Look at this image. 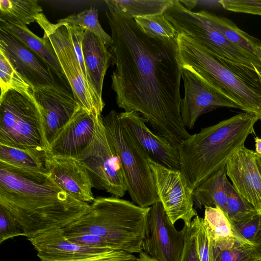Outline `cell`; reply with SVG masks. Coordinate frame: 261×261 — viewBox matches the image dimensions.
<instances>
[{
    "label": "cell",
    "instance_id": "2",
    "mask_svg": "<svg viewBox=\"0 0 261 261\" xmlns=\"http://www.w3.org/2000/svg\"><path fill=\"white\" fill-rule=\"evenodd\" d=\"M0 206L19 223L28 239L66 227L87 213L88 203L62 189L47 171L0 163Z\"/></svg>",
    "mask_w": 261,
    "mask_h": 261
},
{
    "label": "cell",
    "instance_id": "43",
    "mask_svg": "<svg viewBox=\"0 0 261 261\" xmlns=\"http://www.w3.org/2000/svg\"><path fill=\"white\" fill-rule=\"evenodd\" d=\"M254 245L259 261H261V218L259 230L255 238Z\"/></svg>",
    "mask_w": 261,
    "mask_h": 261
},
{
    "label": "cell",
    "instance_id": "44",
    "mask_svg": "<svg viewBox=\"0 0 261 261\" xmlns=\"http://www.w3.org/2000/svg\"><path fill=\"white\" fill-rule=\"evenodd\" d=\"M134 261H156L154 259L151 257L147 253L143 251L138 254V256L136 257Z\"/></svg>",
    "mask_w": 261,
    "mask_h": 261
},
{
    "label": "cell",
    "instance_id": "5",
    "mask_svg": "<svg viewBox=\"0 0 261 261\" xmlns=\"http://www.w3.org/2000/svg\"><path fill=\"white\" fill-rule=\"evenodd\" d=\"M177 41L182 69L192 72L217 94L261 121V86L240 75L191 37L178 34Z\"/></svg>",
    "mask_w": 261,
    "mask_h": 261
},
{
    "label": "cell",
    "instance_id": "3",
    "mask_svg": "<svg viewBox=\"0 0 261 261\" xmlns=\"http://www.w3.org/2000/svg\"><path fill=\"white\" fill-rule=\"evenodd\" d=\"M258 120L253 114L240 113L201 128L180 144L178 148L180 171L192 190L226 166L254 132V124Z\"/></svg>",
    "mask_w": 261,
    "mask_h": 261
},
{
    "label": "cell",
    "instance_id": "4",
    "mask_svg": "<svg viewBox=\"0 0 261 261\" xmlns=\"http://www.w3.org/2000/svg\"><path fill=\"white\" fill-rule=\"evenodd\" d=\"M149 208L114 196L100 197L87 213L62 230L64 233H93L116 250L139 254L143 251Z\"/></svg>",
    "mask_w": 261,
    "mask_h": 261
},
{
    "label": "cell",
    "instance_id": "12",
    "mask_svg": "<svg viewBox=\"0 0 261 261\" xmlns=\"http://www.w3.org/2000/svg\"><path fill=\"white\" fill-rule=\"evenodd\" d=\"M184 232L177 230L159 200L150 206L142 249L156 261H180Z\"/></svg>",
    "mask_w": 261,
    "mask_h": 261
},
{
    "label": "cell",
    "instance_id": "16",
    "mask_svg": "<svg viewBox=\"0 0 261 261\" xmlns=\"http://www.w3.org/2000/svg\"><path fill=\"white\" fill-rule=\"evenodd\" d=\"M0 52L33 89L56 82L51 69L41 58L18 39L1 30Z\"/></svg>",
    "mask_w": 261,
    "mask_h": 261
},
{
    "label": "cell",
    "instance_id": "22",
    "mask_svg": "<svg viewBox=\"0 0 261 261\" xmlns=\"http://www.w3.org/2000/svg\"><path fill=\"white\" fill-rule=\"evenodd\" d=\"M204 224L213 247L224 250L238 246H253L237 229L233 221L219 207H204Z\"/></svg>",
    "mask_w": 261,
    "mask_h": 261
},
{
    "label": "cell",
    "instance_id": "39",
    "mask_svg": "<svg viewBox=\"0 0 261 261\" xmlns=\"http://www.w3.org/2000/svg\"><path fill=\"white\" fill-rule=\"evenodd\" d=\"M260 218L261 215L258 214L242 221H233L235 226L241 234L253 245L259 230Z\"/></svg>",
    "mask_w": 261,
    "mask_h": 261
},
{
    "label": "cell",
    "instance_id": "24",
    "mask_svg": "<svg viewBox=\"0 0 261 261\" xmlns=\"http://www.w3.org/2000/svg\"><path fill=\"white\" fill-rule=\"evenodd\" d=\"M227 178L226 167L213 174L196 187L193 192L196 207H219L227 214V196L225 181Z\"/></svg>",
    "mask_w": 261,
    "mask_h": 261
},
{
    "label": "cell",
    "instance_id": "33",
    "mask_svg": "<svg viewBox=\"0 0 261 261\" xmlns=\"http://www.w3.org/2000/svg\"><path fill=\"white\" fill-rule=\"evenodd\" d=\"M212 261H259L253 246H238L221 250L212 244Z\"/></svg>",
    "mask_w": 261,
    "mask_h": 261
},
{
    "label": "cell",
    "instance_id": "6",
    "mask_svg": "<svg viewBox=\"0 0 261 261\" xmlns=\"http://www.w3.org/2000/svg\"><path fill=\"white\" fill-rule=\"evenodd\" d=\"M164 14L178 34L194 39L240 75L261 86V61L257 56L226 39L199 11L189 10L179 0H174Z\"/></svg>",
    "mask_w": 261,
    "mask_h": 261
},
{
    "label": "cell",
    "instance_id": "17",
    "mask_svg": "<svg viewBox=\"0 0 261 261\" xmlns=\"http://www.w3.org/2000/svg\"><path fill=\"white\" fill-rule=\"evenodd\" d=\"M45 168L54 180L76 199L88 203L95 200L92 180L78 159L49 154Z\"/></svg>",
    "mask_w": 261,
    "mask_h": 261
},
{
    "label": "cell",
    "instance_id": "31",
    "mask_svg": "<svg viewBox=\"0 0 261 261\" xmlns=\"http://www.w3.org/2000/svg\"><path fill=\"white\" fill-rule=\"evenodd\" d=\"M0 97L12 90L32 95L33 88L12 67L6 56L0 52Z\"/></svg>",
    "mask_w": 261,
    "mask_h": 261
},
{
    "label": "cell",
    "instance_id": "9",
    "mask_svg": "<svg viewBox=\"0 0 261 261\" xmlns=\"http://www.w3.org/2000/svg\"><path fill=\"white\" fill-rule=\"evenodd\" d=\"M36 22L49 38L72 93L81 107L96 117L101 116L105 104L84 75L66 25L57 27L43 13Z\"/></svg>",
    "mask_w": 261,
    "mask_h": 261
},
{
    "label": "cell",
    "instance_id": "8",
    "mask_svg": "<svg viewBox=\"0 0 261 261\" xmlns=\"http://www.w3.org/2000/svg\"><path fill=\"white\" fill-rule=\"evenodd\" d=\"M0 144L48 150L40 109L32 95L11 90L0 97Z\"/></svg>",
    "mask_w": 261,
    "mask_h": 261
},
{
    "label": "cell",
    "instance_id": "23",
    "mask_svg": "<svg viewBox=\"0 0 261 261\" xmlns=\"http://www.w3.org/2000/svg\"><path fill=\"white\" fill-rule=\"evenodd\" d=\"M0 30L12 35L32 50L60 79L65 78L53 46L46 36L39 37L26 24L16 21L0 20Z\"/></svg>",
    "mask_w": 261,
    "mask_h": 261
},
{
    "label": "cell",
    "instance_id": "7",
    "mask_svg": "<svg viewBox=\"0 0 261 261\" xmlns=\"http://www.w3.org/2000/svg\"><path fill=\"white\" fill-rule=\"evenodd\" d=\"M102 117L120 160L132 202L141 207L151 206L159 199L148 162L150 158L121 124L116 111L112 110Z\"/></svg>",
    "mask_w": 261,
    "mask_h": 261
},
{
    "label": "cell",
    "instance_id": "32",
    "mask_svg": "<svg viewBox=\"0 0 261 261\" xmlns=\"http://www.w3.org/2000/svg\"><path fill=\"white\" fill-rule=\"evenodd\" d=\"M225 187L227 214L232 221H242L259 214L252 204L237 192L227 177L225 181Z\"/></svg>",
    "mask_w": 261,
    "mask_h": 261
},
{
    "label": "cell",
    "instance_id": "30",
    "mask_svg": "<svg viewBox=\"0 0 261 261\" xmlns=\"http://www.w3.org/2000/svg\"><path fill=\"white\" fill-rule=\"evenodd\" d=\"M139 27L148 36L160 39H176L178 33L164 14L134 18Z\"/></svg>",
    "mask_w": 261,
    "mask_h": 261
},
{
    "label": "cell",
    "instance_id": "21",
    "mask_svg": "<svg viewBox=\"0 0 261 261\" xmlns=\"http://www.w3.org/2000/svg\"><path fill=\"white\" fill-rule=\"evenodd\" d=\"M82 51L87 80L102 99L103 80L112 61L111 53L100 38L88 30L84 32Z\"/></svg>",
    "mask_w": 261,
    "mask_h": 261
},
{
    "label": "cell",
    "instance_id": "45",
    "mask_svg": "<svg viewBox=\"0 0 261 261\" xmlns=\"http://www.w3.org/2000/svg\"><path fill=\"white\" fill-rule=\"evenodd\" d=\"M255 152L261 155V138H259L257 137L255 138Z\"/></svg>",
    "mask_w": 261,
    "mask_h": 261
},
{
    "label": "cell",
    "instance_id": "11",
    "mask_svg": "<svg viewBox=\"0 0 261 261\" xmlns=\"http://www.w3.org/2000/svg\"><path fill=\"white\" fill-rule=\"evenodd\" d=\"M156 194L171 222L181 220L191 225L197 215L194 208L193 190L188 186L180 170L168 168L151 158L148 160Z\"/></svg>",
    "mask_w": 261,
    "mask_h": 261
},
{
    "label": "cell",
    "instance_id": "28",
    "mask_svg": "<svg viewBox=\"0 0 261 261\" xmlns=\"http://www.w3.org/2000/svg\"><path fill=\"white\" fill-rule=\"evenodd\" d=\"M42 13L36 0H1L0 20L12 21L30 24L36 22Z\"/></svg>",
    "mask_w": 261,
    "mask_h": 261
},
{
    "label": "cell",
    "instance_id": "14",
    "mask_svg": "<svg viewBox=\"0 0 261 261\" xmlns=\"http://www.w3.org/2000/svg\"><path fill=\"white\" fill-rule=\"evenodd\" d=\"M118 117L121 124L151 159L168 168L180 170L178 149L150 129L145 119L139 113L124 111L118 113Z\"/></svg>",
    "mask_w": 261,
    "mask_h": 261
},
{
    "label": "cell",
    "instance_id": "29",
    "mask_svg": "<svg viewBox=\"0 0 261 261\" xmlns=\"http://www.w3.org/2000/svg\"><path fill=\"white\" fill-rule=\"evenodd\" d=\"M55 24L57 27L66 24L80 26L100 38L108 47H110L112 45V37L101 26L98 20L97 11L94 8H91L60 19Z\"/></svg>",
    "mask_w": 261,
    "mask_h": 261
},
{
    "label": "cell",
    "instance_id": "41",
    "mask_svg": "<svg viewBox=\"0 0 261 261\" xmlns=\"http://www.w3.org/2000/svg\"><path fill=\"white\" fill-rule=\"evenodd\" d=\"M136 256L125 251L113 250L106 254L79 261H134Z\"/></svg>",
    "mask_w": 261,
    "mask_h": 261
},
{
    "label": "cell",
    "instance_id": "38",
    "mask_svg": "<svg viewBox=\"0 0 261 261\" xmlns=\"http://www.w3.org/2000/svg\"><path fill=\"white\" fill-rule=\"evenodd\" d=\"M185 244L180 261H199L197 251L196 232L193 226L184 225Z\"/></svg>",
    "mask_w": 261,
    "mask_h": 261
},
{
    "label": "cell",
    "instance_id": "48",
    "mask_svg": "<svg viewBox=\"0 0 261 261\" xmlns=\"http://www.w3.org/2000/svg\"><path fill=\"white\" fill-rule=\"evenodd\" d=\"M259 213L261 215V210L259 212Z\"/></svg>",
    "mask_w": 261,
    "mask_h": 261
},
{
    "label": "cell",
    "instance_id": "20",
    "mask_svg": "<svg viewBox=\"0 0 261 261\" xmlns=\"http://www.w3.org/2000/svg\"><path fill=\"white\" fill-rule=\"evenodd\" d=\"M41 261H79L99 256L113 250L88 248L68 241L62 228L44 231L28 239Z\"/></svg>",
    "mask_w": 261,
    "mask_h": 261
},
{
    "label": "cell",
    "instance_id": "26",
    "mask_svg": "<svg viewBox=\"0 0 261 261\" xmlns=\"http://www.w3.org/2000/svg\"><path fill=\"white\" fill-rule=\"evenodd\" d=\"M109 10L128 19L164 14L174 0H107Z\"/></svg>",
    "mask_w": 261,
    "mask_h": 261
},
{
    "label": "cell",
    "instance_id": "42",
    "mask_svg": "<svg viewBox=\"0 0 261 261\" xmlns=\"http://www.w3.org/2000/svg\"><path fill=\"white\" fill-rule=\"evenodd\" d=\"M179 1L190 11L196 7L213 10L223 9L221 0H179Z\"/></svg>",
    "mask_w": 261,
    "mask_h": 261
},
{
    "label": "cell",
    "instance_id": "34",
    "mask_svg": "<svg viewBox=\"0 0 261 261\" xmlns=\"http://www.w3.org/2000/svg\"><path fill=\"white\" fill-rule=\"evenodd\" d=\"M196 232L197 246L199 261H212L211 240L203 218L197 215L192 222Z\"/></svg>",
    "mask_w": 261,
    "mask_h": 261
},
{
    "label": "cell",
    "instance_id": "25",
    "mask_svg": "<svg viewBox=\"0 0 261 261\" xmlns=\"http://www.w3.org/2000/svg\"><path fill=\"white\" fill-rule=\"evenodd\" d=\"M47 150L19 148L0 144V163L17 169L47 171Z\"/></svg>",
    "mask_w": 261,
    "mask_h": 261
},
{
    "label": "cell",
    "instance_id": "10",
    "mask_svg": "<svg viewBox=\"0 0 261 261\" xmlns=\"http://www.w3.org/2000/svg\"><path fill=\"white\" fill-rule=\"evenodd\" d=\"M102 116L96 119L92 142L77 159L88 171L94 188L121 198L127 192L126 182L120 160L106 131Z\"/></svg>",
    "mask_w": 261,
    "mask_h": 261
},
{
    "label": "cell",
    "instance_id": "37",
    "mask_svg": "<svg viewBox=\"0 0 261 261\" xmlns=\"http://www.w3.org/2000/svg\"><path fill=\"white\" fill-rule=\"evenodd\" d=\"M223 9L261 16V0H221Z\"/></svg>",
    "mask_w": 261,
    "mask_h": 261
},
{
    "label": "cell",
    "instance_id": "35",
    "mask_svg": "<svg viewBox=\"0 0 261 261\" xmlns=\"http://www.w3.org/2000/svg\"><path fill=\"white\" fill-rule=\"evenodd\" d=\"M63 234L68 241L85 247L99 249L116 250L105 239L93 233L63 232Z\"/></svg>",
    "mask_w": 261,
    "mask_h": 261
},
{
    "label": "cell",
    "instance_id": "36",
    "mask_svg": "<svg viewBox=\"0 0 261 261\" xmlns=\"http://www.w3.org/2000/svg\"><path fill=\"white\" fill-rule=\"evenodd\" d=\"M20 236H24V233L19 223L0 206V243Z\"/></svg>",
    "mask_w": 261,
    "mask_h": 261
},
{
    "label": "cell",
    "instance_id": "19",
    "mask_svg": "<svg viewBox=\"0 0 261 261\" xmlns=\"http://www.w3.org/2000/svg\"><path fill=\"white\" fill-rule=\"evenodd\" d=\"M98 117L81 107L51 143L49 154L79 157L93 140Z\"/></svg>",
    "mask_w": 261,
    "mask_h": 261
},
{
    "label": "cell",
    "instance_id": "18",
    "mask_svg": "<svg viewBox=\"0 0 261 261\" xmlns=\"http://www.w3.org/2000/svg\"><path fill=\"white\" fill-rule=\"evenodd\" d=\"M226 175L237 192L261 210V175L255 152L245 146L238 150L225 166Z\"/></svg>",
    "mask_w": 261,
    "mask_h": 261
},
{
    "label": "cell",
    "instance_id": "47",
    "mask_svg": "<svg viewBox=\"0 0 261 261\" xmlns=\"http://www.w3.org/2000/svg\"><path fill=\"white\" fill-rule=\"evenodd\" d=\"M256 162L261 175V155L256 153Z\"/></svg>",
    "mask_w": 261,
    "mask_h": 261
},
{
    "label": "cell",
    "instance_id": "13",
    "mask_svg": "<svg viewBox=\"0 0 261 261\" xmlns=\"http://www.w3.org/2000/svg\"><path fill=\"white\" fill-rule=\"evenodd\" d=\"M32 96L40 109L45 136L49 146L81 106L73 93L56 82L33 88Z\"/></svg>",
    "mask_w": 261,
    "mask_h": 261
},
{
    "label": "cell",
    "instance_id": "27",
    "mask_svg": "<svg viewBox=\"0 0 261 261\" xmlns=\"http://www.w3.org/2000/svg\"><path fill=\"white\" fill-rule=\"evenodd\" d=\"M199 12L215 30L237 45L253 53L255 46L261 42L242 30L232 21L226 17L218 16L205 10Z\"/></svg>",
    "mask_w": 261,
    "mask_h": 261
},
{
    "label": "cell",
    "instance_id": "40",
    "mask_svg": "<svg viewBox=\"0 0 261 261\" xmlns=\"http://www.w3.org/2000/svg\"><path fill=\"white\" fill-rule=\"evenodd\" d=\"M65 25L67 28L71 42L74 47L81 68L87 79L86 72L82 51V41L84 37V32L86 30L76 25L66 24Z\"/></svg>",
    "mask_w": 261,
    "mask_h": 261
},
{
    "label": "cell",
    "instance_id": "1",
    "mask_svg": "<svg viewBox=\"0 0 261 261\" xmlns=\"http://www.w3.org/2000/svg\"><path fill=\"white\" fill-rule=\"evenodd\" d=\"M111 75L116 103L125 112L139 113L154 132L176 148L187 139L181 116L180 86L182 69L176 39L151 38L134 19L111 10Z\"/></svg>",
    "mask_w": 261,
    "mask_h": 261
},
{
    "label": "cell",
    "instance_id": "46",
    "mask_svg": "<svg viewBox=\"0 0 261 261\" xmlns=\"http://www.w3.org/2000/svg\"><path fill=\"white\" fill-rule=\"evenodd\" d=\"M254 54H255L257 57L261 61V42L257 44L254 48Z\"/></svg>",
    "mask_w": 261,
    "mask_h": 261
},
{
    "label": "cell",
    "instance_id": "15",
    "mask_svg": "<svg viewBox=\"0 0 261 261\" xmlns=\"http://www.w3.org/2000/svg\"><path fill=\"white\" fill-rule=\"evenodd\" d=\"M182 79L185 93L181 101V116L189 129L193 128L201 115L216 108L240 109L237 105L217 94L189 70L182 69Z\"/></svg>",
    "mask_w": 261,
    "mask_h": 261
}]
</instances>
